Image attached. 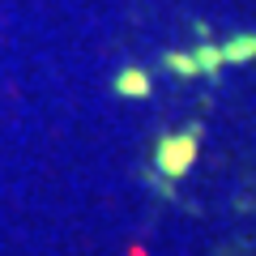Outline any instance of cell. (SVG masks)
<instances>
[{"label": "cell", "instance_id": "cell-1", "mask_svg": "<svg viewBox=\"0 0 256 256\" xmlns=\"http://www.w3.org/2000/svg\"><path fill=\"white\" fill-rule=\"evenodd\" d=\"M158 171H166L171 180H180V175H188L192 158H196V128L192 132H175V137H162L158 141Z\"/></svg>", "mask_w": 256, "mask_h": 256}, {"label": "cell", "instance_id": "cell-2", "mask_svg": "<svg viewBox=\"0 0 256 256\" xmlns=\"http://www.w3.org/2000/svg\"><path fill=\"white\" fill-rule=\"evenodd\" d=\"M248 56H256V38L252 34H244V38H235V43L222 47V60H248Z\"/></svg>", "mask_w": 256, "mask_h": 256}, {"label": "cell", "instance_id": "cell-3", "mask_svg": "<svg viewBox=\"0 0 256 256\" xmlns=\"http://www.w3.org/2000/svg\"><path fill=\"white\" fill-rule=\"evenodd\" d=\"M116 86H120V94L137 98V94H146V86H150V82H146V73H120V82H116Z\"/></svg>", "mask_w": 256, "mask_h": 256}]
</instances>
